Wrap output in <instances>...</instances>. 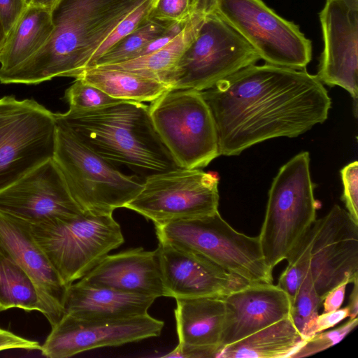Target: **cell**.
Returning a JSON list of instances; mask_svg holds the SVG:
<instances>
[{
	"mask_svg": "<svg viewBox=\"0 0 358 358\" xmlns=\"http://www.w3.org/2000/svg\"><path fill=\"white\" fill-rule=\"evenodd\" d=\"M156 298L77 282L63 300L64 313L88 318H122L148 314Z\"/></svg>",
	"mask_w": 358,
	"mask_h": 358,
	"instance_id": "21",
	"label": "cell"
},
{
	"mask_svg": "<svg viewBox=\"0 0 358 358\" xmlns=\"http://www.w3.org/2000/svg\"><path fill=\"white\" fill-rule=\"evenodd\" d=\"M309 271L319 296L358 279V223L335 204L313 224Z\"/></svg>",
	"mask_w": 358,
	"mask_h": 358,
	"instance_id": "14",
	"label": "cell"
},
{
	"mask_svg": "<svg viewBox=\"0 0 358 358\" xmlns=\"http://www.w3.org/2000/svg\"><path fill=\"white\" fill-rule=\"evenodd\" d=\"M322 300L315 288L308 270L291 301L289 312L291 320L304 341L310 325L319 315Z\"/></svg>",
	"mask_w": 358,
	"mask_h": 358,
	"instance_id": "29",
	"label": "cell"
},
{
	"mask_svg": "<svg viewBox=\"0 0 358 358\" xmlns=\"http://www.w3.org/2000/svg\"><path fill=\"white\" fill-rule=\"evenodd\" d=\"M50 10L28 6L0 52V73L17 67L45 44L53 29Z\"/></svg>",
	"mask_w": 358,
	"mask_h": 358,
	"instance_id": "24",
	"label": "cell"
},
{
	"mask_svg": "<svg viewBox=\"0 0 358 358\" xmlns=\"http://www.w3.org/2000/svg\"><path fill=\"white\" fill-rule=\"evenodd\" d=\"M219 177L200 169L179 168L147 177L124 208L155 224L200 217L218 211Z\"/></svg>",
	"mask_w": 358,
	"mask_h": 358,
	"instance_id": "12",
	"label": "cell"
},
{
	"mask_svg": "<svg viewBox=\"0 0 358 358\" xmlns=\"http://www.w3.org/2000/svg\"><path fill=\"white\" fill-rule=\"evenodd\" d=\"M313 224L288 255L287 266L278 279L277 285L287 293L290 302L310 268Z\"/></svg>",
	"mask_w": 358,
	"mask_h": 358,
	"instance_id": "28",
	"label": "cell"
},
{
	"mask_svg": "<svg viewBox=\"0 0 358 358\" xmlns=\"http://www.w3.org/2000/svg\"><path fill=\"white\" fill-rule=\"evenodd\" d=\"M304 341L288 317L224 346L217 358H289Z\"/></svg>",
	"mask_w": 358,
	"mask_h": 358,
	"instance_id": "23",
	"label": "cell"
},
{
	"mask_svg": "<svg viewBox=\"0 0 358 358\" xmlns=\"http://www.w3.org/2000/svg\"><path fill=\"white\" fill-rule=\"evenodd\" d=\"M146 0H58L45 44L17 67L0 73L1 84L37 85L78 78L115 27Z\"/></svg>",
	"mask_w": 358,
	"mask_h": 358,
	"instance_id": "2",
	"label": "cell"
},
{
	"mask_svg": "<svg viewBox=\"0 0 358 358\" xmlns=\"http://www.w3.org/2000/svg\"><path fill=\"white\" fill-rule=\"evenodd\" d=\"M122 100L152 102L170 89L162 81L105 66L85 69L78 78Z\"/></svg>",
	"mask_w": 358,
	"mask_h": 358,
	"instance_id": "25",
	"label": "cell"
},
{
	"mask_svg": "<svg viewBox=\"0 0 358 358\" xmlns=\"http://www.w3.org/2000/svg\"><path fill=\"white\" fill-rule=\"evenodd\" d=\"M154 0H146L126 16L111 31L92 57L86 69L94 62L121 39L137 29L149 16Z\"/></svg>",
	"mask_w": 358,
	"mask_h": 358,
	"instance_id": "31",
	"label": "cell"
},
{
	"mask_svg": "<svg viewBox=\"0 0 358 358\" xmlns=\"http://www.w3.org/2000/svg\"><path fill=\"white\" fill-rule=\"evenodd\" d=\"M357 324V317L349 319L347 322L333 330L315 334L306 340L289 358L305 357L323 351L341 341Z\"/></svg>",
	"mask_w": 358,
	"mask_h": 358,
	"instance_id": "32",
	"label": "cell"
},
{
	"mask_svg": "<svg viewBox=\"0 0 358 358\" xmlns=\"http://www.w3.org/2000/svg\"><path fill=\"white\" fill-rule=\"evenodd\" d=\"M41 345L35 341L28 340L0 327V352L10 349L41 350Z\"/></svg>",
	"mask_w": 358,
	"mask_h": 358,
	"instance_id": "37",
	"label": "cell"
},
{
	"mask_svg": "<svg viewBox=\"0 0 358 358\" xmlns=\"http://www.w3.org/2000/svg\"><path fill=\"white\" fill-rule=\"evenodd\" d=\"M176 301L174 315L178 344L217 348L219 353L226 320L223 297L203 296Z\"/></svg>",
	"mask_w": 358,
	"mask_h": 358,
	"instance_id": "22",
	"label": "cell"
},
{
	"mask_svg": "<svg viewBox=\"0 0 358 358\" xmlns=\"http://www.w3.org/2000/svg\"><path fill=\"white\" fill-rule=\"evenodd\" d=\"M29 6L25 0H0V19L7 38Z\"/></svg>",
	"mask_w": 358,
	"mask_h": 358,
	"instance_id": "35",
	"label": "cell"
},
{
	"mask_svg": "<svg viewBox=\"0 0 358 358\" xmlns=\"http://www.w3.org/2000/svg\"><path fill=\"white\" fill-rule=\"evenodd\" d=\"M0 212L34 224L84 211L52 158L0 191Z\"/></svg>",
	"mask_w": 358,
	"mask_h": 358,
	"instance_id": "15",
	"label": "cell"
},
{
	"mask_svg": "<svg viewBox=\"0 0 358 358\" xmlns=\"http://www.w3.org/2000/svg\"><path fill=\"white\" fill-rule=\"evenodd\" d=\"M163 321L148 313L122 318H88L64 313L41 345L49 358H66L108 346H117L157 337Z\"/></svg>",
	"mask_w": 358,
	"mask_h": 358,
	"instance_id": "13",
	"label": "cell"
},
{
	"mask_svg": "<svg viewBox=\"0 0 358 358\" xmlns=\"http://www.w3.org/2000/svg\"><path fill=\"white\" fill-rule=\"evenodd\" d=\"M223 299L226 320L220 350L289 317V296L272 283H250L226 295Z\"/></svg>",
	"mask_w": 358,
	"mask_h": 358,
	"instance_id": "19",
	"label": "cell"
},
{
	"mask_svg": "<svg viewBox=\"0 0 358 358\" xmlns=\"http://www.w3.org/2000/svg\"><path fill=\"white\" fill-rule=\"evenodd\" d=\"M158 241L163 296L224 297L250 284L199 254Z\"/></svg>",
	"mask_w": 358,
	"mask_h": 358,
	"instance_id": "17",
	"label": "cell"
},
{
	"mask_svg": "<svg viewBox=\"0 0 358 358\" xmlns=\"http://www.w3.org/2000/svg\"><path fill=\"white\" fill-rule=\"evenodd\" d=\"M0 252L18 264L34 282L41 313L51 327L64 313L63 300L67 286L33 236L31 224L0 212Z\"/></svg>",
	"mask_w": 358,
	"mask_h": 358,
	"instance_id": "18",
	"label": "cell"
},
{
	"mask_svg": "<svg viewBox=\"0 0 358 358\" xmlns=\"http://www.w3.org/2000/svg\"><path fill=\"white\" fill-rule=\"evenodd\" d=\"M34 238L68 287L124 241L113 214L83 212L31 224Z\"/></svg>",
	"mask_w": 358,
	"mask_h": 358,
	"instance_id": "6",
	"label": "cell"
},
{
	"mask_svg": "<svg viewBox=\"0 0 358 358\" xmlns=\"http://www.w3.org/2000/svg\"><path fill=\"white\" fill-rule=\"evenodd\" d=\"M55 113L34 99L0 98V191L53 157Z\"/></svg>",
	"mask_w": 358,
	"mask_h": 358,
	"instance_id": "10",
	"label": "cell"
},
{
	"mask_svg": "<svg viewBox=\"0 0 358 358\" xmlns=\"http://www.w3.org/2000/svg\"><path fill=\"white\" fill-rule=\"evenodd\" d=\"M57 1L58 0H31V4L51 9Z\"/></svg>",
	"mask_w": 358,
	"mask_h": 358,
	"instance_id": "40",
	"label": "cell"
},
{
	"mask_svg": "<svg viewBox=\"0 0 358 358\" xmlns=\"http://www.w3.org/2000/svg\"><path fill=\"white\" fill-rule=\"evenodd\" d=\"M158 241L199 254L250 283H272L259 236L231 227L219 211L206 216L155 224Z\"/></svg>",
	"mask_w": 358,
	"mask_h": 358,
	"instance_id": "5",
	"label": "cell"
},
{
	"mask_svg": "<svg viewBox=\"0 0 358 358\" xmlns=\"http://www.w3.org/2000/svg\"><path fill=\"white\" fill-rule=\"evenodd\" d=\"M318 203L310 173L308 152L285 164L268 192L266 214L258 236L265 262L271 271L286 259L316 220Z\"/></svg>",
	"mask_w": 358,
	"mask_h": 358,
	"instance_id": "4",
	"label": "cell"
},
{
	"mask_svg": "<svg viewBox=\"0 0 358 358\" xmlns=\"http://www.w3.org/2000/svg\"><path fill=\"white\" fill-rule=\"evenodd\" d=\"M343 184L342 200L348 213L358 223V162L355 161L341 170Z\"/></svg>",
	"mask_w": 358,
	"mask_h": 358,
	"instance_id": "34",
	"label": "cell"
},
{
	"mask_svg": "<svg viewBox=\"0 0 358 358\" xmlns=\"http://www.w3.org/2000/svg\"><path fill=\"white\" fill-rule=\"evenodd\" d=\"M353 288L350 295L349 303L347 306L349 310V318L354 319L358 315V279L353 282Z\"/></svg>",
	"mask_w": 358,
	"mask_h": 358,
	"instance_id": "39",
	"label": "cell"
},
{
	"mask_svg": "<svg viewBox=\"0 0 358 358\" xmlns=\"http://www.w3.org/2000/svg\"><path fill=\"white\" fill-rule=\"evenodd\" d=\"M324 48L316 75L322 84L358 96V0H326L319 13Z\"/></svg>",
	"mask_w": 358,
	"mask_h": 358,
	"instance_id": "16",
	"label": "cell"
},
{
	"mask_svg": "<svg viewBox=\"0 0 358 358\" xmlns=\"http://www.w3.org/2000/svg\"><path fill=\"white\" fill-rule=\"evenodd\" d=\"M173 23L148 16L137 29L101 56L92 67L118 64L137 57L148 43L162 35Z\"/></svg>",
	"mask_w": 358,
	"mask_h": 358,
	"instance_id": "27",
	"label": "cell"
},
{
	"mask_svg": "<svg viewBox=\"0 0 358 358\" xmlns=\"http://www.w3.org/2000/svg\"><path fill=\"white\" fill-rule=\"evenodd\" d=\"M7 41V36L0 19V52Z\"/></svg>",
	"mask_w": 358,
	"mask_h": 358,
	"instance_id": "41",
	"label": "cell"
},
{
	"mask_svg": "<svg viewBox=\"0 0 358 358\" xmlns=\"http://www.w3.org/2000/svg\"><path fill=\"white\" fill-rule=\"evenodd\" d=\"M217 11L266 63L299 70L310 63L311 41L262 0H217Z\"/></svg>",
	"mask_w": 358,
	"mask_h": 358,
	"instance_id": "11",
	"label": "cell"
},
{
	"mask_svg": "<svg viewBox=\"0 0 358 358\" xmlns=\"http://www.w3.org/2000/svg\"><path fill=\"white\" fill-rule=\"evenodd\" d=\"M348 317L349 310L347 306L343 308H340L334 311L322 313L321 315H318L310 325L307 332L306 340L308 339L315 334L333 327Z\"/></svg>",
	"mask_w": 358,
	"mask_h": 358,
	"instance_id": "36",
	"label": "cell"
},
{
	"mask_svg": "<svg viewBox=\"0 0 358 358\" xmlns=\"http://www.w3.org/2000/svg\"><path fill=\"white\" fill-rule=\"evenodd\" d=\"M350 282L345 280L330 289L322 300L323 313H328L339 309L344 301L345 289Z\"/></svg>",
	"mask_w": 358,
	"mask_h": 358,
	"instance_id": "38",
	"label": "cell"
},
{
	"mask_svg": "<svg viewBox=\"0 0 358 358\" xmlns=\"http://www.w3.org/2000/svg\"><path fill=\"white\" fill-rule=\"evenodd\" d=\"M259 59L252 47L216 10L204 19L164 83L170 90L201 92Z\"/></svg>",
	"mask_w": 358,
	"mask_h": 358,
	"instance_id": "8",
	"label": "cell"
},
{
	"mask_svg": "<svg viewBox=\"0 0 358 358\" xmlns=\"http://www.w3.org/2000/svg\"><path fill=\"white\" fill-rule=\"evenodd\" d=\"M55 115L57 125L81 143L142 182L150 176L180 168L158 134L149 106L143 102L124 100Z\"/></svg>",
	"mask_w": 358,
	"mask_h": 358,
	"instance_id": "3",
	"label": "cell"
},
{
	"mask_svg": "<svg viewBox=\"0 0 358 358\" xmlns=\"http://www.w3.org/2000/svg\"><path fill=\"white\" fill-rule=\"evenodd\" d=\"M78 282L156 299L163 296L157 249L139 247L107 255Z\"/></svg>",
	"mask_w": 358,
	"mask_h": 358,
	"instance_id": "20",
	"label": "cell"
},
{
	"mask_svg": "<svg viewBox=\"0 0 358 358\" xmlns=\"http://www.w3.org/2000/svg\"><path fill=\"white\" fill-rule=\"evenodd\" d=\"M150 103L155 127L180 168H204L220 156L215 123L201 92L169 90Z\"/></svg>",
	"mask_w": 358,
	"mask_h": 358,
	"instance_id": "9",
	"label": "cell"
},
{
	"mask_svg": "<svg viewBox=\"0 0 358 358\" xmlns=\"http://www.w3.org/2000/svg\"><path fill=\"white\" fill-rule=\"evenodd\" d=\"M64 99L69 105V109L73 110H90L124 101L110 96L80 78H76L66 89Z\"/></svg>",
	"mask_w": 358,
	"mask_h": 358,
	"instance_id": "30",
	"label": "cell"
},
{
	"mask_svg": "<svg viewBox=\"0 0 358 358\" xmlns=\"http://www.w3.org/2000/svg\"><path fill=\"white\" fill-rule=\"evenodd\" d=\"M199 0H154L149 17L169 22L188 20Z\"/></svg>",
	"mask_w": 358,
	"mask_h": 358,
	"instance_id": "33",
	"label": "cell"
},
{
	"mask_svg": "<svg viewBox=\"0 0 358 358\" xmlns=\"http://www.w3.org/2000/svg\"><path fill=\"white\" fill-rule=\"evenodd\" d=\"M10 308L41 311L38 292L30 276L0 252V311Z\"/></svg>",
	"mask_w": 358,
	"mask_h": 358,
	"instance_id": "26",
	"label": "cell"
},
{
	"mask_svg": "<svg viewBox=\"0 0 358 358\" xmlns=\"http://www.w3.org/2000/svg\"><path fill=\"white\" fill-rule=\"evenodd\" d=\"M25 1H26L28 3V4H29V5H30V4H31V0H25Z\"/></svg>",
	"mask_w": 358,
	"mask_h": 358,
	"instance_id": "42",
	"label": "cell"
},
{
	"mask_svg": "<svg viewBox=\"0 0 358 358\" xmlns=\"http://www.w3.org/2000/svg\"><path fill=\"white\" fill-rule=\"evenodd\" d=\"M220 155L277 137H296L327 118L331 100L316 75L266 63L245 67L201 92Z\"/></svg>",
	"mask_w": 358,
	"mask_h": 358,
	"instance_id": "1",
	"label": "cell"
},
{
	"mask_svg": "<svg viewBox=\"0 0 358 358\" xmlns=\"http://www.w3.org/2000/svg\"><path fill=\"white\" fill-rule=\"evenodd\" d=\"M52 159L84 212L113 214L141 190L143 182L127 175L57 125Z\"/></svg>",
	"mask_w": 358,
	"mask_h": 358,
	"instance_id": "7",
	"label": "cell"
}]
</instances>
